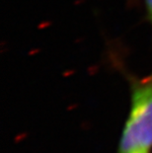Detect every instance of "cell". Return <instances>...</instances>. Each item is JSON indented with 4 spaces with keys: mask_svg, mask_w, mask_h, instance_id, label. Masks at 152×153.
<instances>
[{
    "mask_svg": "<svg viewBox=\"0 0 152 153\" xmlns=\"http://www.w3.org/2000/svg\"><path fill=\"white\" fill-rule=\"evenodd\" d=\"M143 1H144L145 8H146L148 18H149V21L152 25V0H143Z\"/></svg>",
    "mask_w": 152,
    "mask_h": 153,
    "instance_id": "obj_2",
    "label": "cell"
},
{
    "mask_svg": "<svg viewBox=\"0 0 152 153\" xmlns=\"http://www.w3.org/2000/svg\"><path fill=\"white\" fill-rule=\"evenodd\" d=\"M133 153H150V152H143V151H141V152H133Z\"/></svg>",
    "mask_w": 152,
    "mask_h": 153,
    "instance_id": "obj_3",
    "label": "cell"
},
{
    "mask_svg": "<svg viewBox=\"0 0 152 153\" xmlns=\"http://www.w3.org/2000/svg\"><path fill=\"white\" fill-rule=\"evenodd\" d=\"M130 106L122 129L118 153L150 152L152 149V72L128 76Z\"/></svg>",
    "mask_w": 152,
    "mask_h": 153,
    "instance_id": "obj_1",
    "label": "cell"
}]
</instances>
